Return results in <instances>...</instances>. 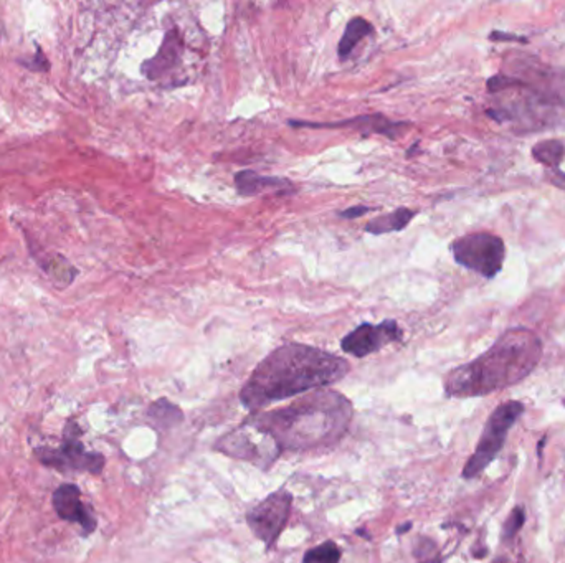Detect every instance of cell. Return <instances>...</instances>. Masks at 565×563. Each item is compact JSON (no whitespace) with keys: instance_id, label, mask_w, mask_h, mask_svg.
Segmentation results:
<instances>
[{"instance_id":"1","label":"cell","mask_w":565,"mask_h":563,"mask_svg":"<svg viewBox=\"0 0 565 563\" xmlns=\"http://www.w3.org/2000/svg\"><path fill=\"white\" fill-rule=\"evenodd\" d=\"M349 362L313 345L290 343L274 349L256 365L240 390V402L250 412L270 404L329 387L344 379Z\"/></svg>"},{"instance_id":"2","label":"cell","mask_w":565,"mask_h":563,"mask_svg":"<svg viewBox=\"0 0 565 563\" xmlns=\"http://www.w3.org/2000/svg\"><path fill=\"white\" fill-rule=\"evenodd\" d=\"M351 420L353 404L343 394L326 388L313 390L292 405L248 418L273 438L282 453L334 445L347 433Z\"/></svg>"},{"instance_id":"3","label":"cell","mask_w":565,"mask_h":563,"mask_svg":"<svg viewBox=\"0 0 565 563\" xmlns=\"http://www.w3.org/2000/svg\"><path fill=\"white\" fill-rule=\"evenodd\" d=\"M542 357V343L529 329L506 331L475 361L451 370L445 379L448 396L468 398L493 394L526 379Z\"/></svg>"},{"instance_id":"4","label":"cell","mask_w":565,"mask_h":563,"mask_svg":"<svg viewBox=\"0 0 565 563\" xmlns=\"http://www.w3.org/2000/svg\"><path fill=\"white\" fill-rule=\"evenodd\" d=\"M522 412H524V405L521 402H506L496 408L486 422L485 432L479 438L477 451L473 453V456L469 458L467 466L463 469L465 479L477 477L491 465V461L503 448L504 441L512 425L518 422Z\"/></svg>"},{"instance_id":"5","label":"cell","mask_w":565,"mask_h":563,"mask_svg":"<svg viewBox=\"0 0 565 563\" xmlns=\"http://www.w3.org/2000/svg\"><path fill=\"white\" fill-rule=\"evenodd\" d=\"M450 250L457 263L485 278H495L503 270L506 256L503 238L493 233L479 231L465 235L455 240Z\"/></svg>"},{"instance_id":"6","label":"cell","mask_w":565,"mask_h":563,"mask_svg":"<svg viewBox=\"0 0 565 563\" xmlns=\"http://www.w3.org/2000/svg\"><path fill=\"white\" fill-rule=\"evenodd\" d=\"M215 449L231 458L250 461L252 465L262 469H268L282 455V449L278 448L273 438L248 420L221 438L215 445Z\"/></svg>"},{"instance_id":"7","label":"cell","mask_w":565,"mask_h":563,"mask_svg":"<svg viewBox=\"0 0 565 563\" xmlns=\"http://www.w3.org/2000/svg\"><path fill=\"white\" fill-rule=\"evenodd\" d=\"M293 496L286 489L270 494L247 512V524L266 548H273L292 514Z\"/></svg>"},{"instance_id":"8","label":"cell","mask_w":565,"mask_h":563,"mask_svg":"<svg viewBox=\"0 0 565 563\" xmlns=\"http://www.w3.org/2000/svg\"><path fill=\"white\" fill-rule=\"evenodd\" d=\"M80 435V426L70 420L65 428L62 448L38 449L36 451L38 459L44 463L45 466L56 467V469L73 467L78 471H89L93 475H99L105 466V458L99 453H87L81 441L78 440Z\"/></svg>"},{"instance_id":"9","label":"cell","mask_w":565,"mask_h":563,"mask_svg":"<svg viewBox=\"0 0 565 563\" xmlns=\"http://www.w3.org/2000/svg\"><path fill=\"white\" fill-rule=\"evenodd\" d=\"M402 339H404V331L398 326L397 321L389 319L380 324L364 322L361 326L355 327L353 333H349L343 339L341 347L345 353L363 359L371 353H377L389 343H400Z\"/></svg>"},{"instance_id":"10","label":"cell","mask_w":565,"mask_h":563,"mask_svg":"<svg viewBox=\"0 0 565 563\" xmlns=\"http://www.w3.org/2000/svg\"><path fill=\"white\" fill-rule=\"evenodd\" d=\"M182 56H184V38L177 28H170L164 36V42L160 45L158 55L142 65V73L152 81H160L180 67Z\"/></svg>"},{"instance_id":"11","label":"cell","mask_w":565,"mask_h":563,"mask_svg":"<svg viewBox=\"0 0 565 563\" xmlns=\"http://www.w3.org/2000/svg\"><path fill=\"white\" fill-rule=\"evenodd\" d=\"M293 128H313V129H331V128H353L364 136L367 134H382L390 139H397L408 124L400 121H392L389 118L382 115H365L345 119L343 123H306V121H290Z\"/></svg>"},{"instance_id":"12","label":"cell","mask_w":565,"mask_h":563,"mask_svg":"<svg viewBox=\"0 0 565 563\" xmlns=\"http://www.w3.org/2000/svg\"><path fill=\"white\" fill-rule=\"evenodd\" d=\"M54 507L63 520L78 522L85 534H91L97 528V520L80 499V489L75 485H63L55 491Z\"/></svg>"},{"instance_id":"13","label":"cell","mask_w":565,"mask_h":563,"mask_svg":"<svg viewBox=\"0 0 565 563\" xmlns=\"http://www.w3.org/2000/svg\"><path fill=\"white\" fill-rule=\"evenodd\" d=\"M235 187L237 192L243 197H255L265 192H278L282 195L294 192V187L288 179L260 176L253 170H240L235 176Z\"/></svg>"},{"instance_id":"14","label":"cell","mask_w":565,"mask_h":563,"mask_svg":"<svg viewBox=\"0 0 565 563\" xmlns=\"http://www.w3.org/2000/svg\"><path fill=\"white\" fill-rule=\"evenodd\" d=\"M416 211L410 210V209H397V210L392 211V213H385V215H380L377 219L369 221L365 225V231L380 237V235H387V233H394V231H400V230L406 229V225L412 221V219L416 217Z\"/></svg>"},{"instance_id":"15","label":"cell","mask_w":565,"mask_h":563,"mask_svg":"<svg viewBox=\"0 0 565 563\" xmlns=\"http://www.w3.org/2000/svg\"><path fill=\"white\" fill-rule=\"evenodd\" d=\"M372 34H374V26L369 20L363 17L351 18L345 26L344 36L337 45L339 58L343 60L347 58L354 52V48L361 44L365 36H371Z\"/></svg>"},{"instance_id":"16","label":"cell","mask_w":565,"mask_h":563,"mask_svg":"<svg viewBox=\"0 0 565 563\" xmlns=\"http://www.w3.org/2000/svg\"><path fill=\"white\" fill-rule=\"evenodd\" d=\"M532 156L549 170L559 169L565 158L564 142L559 139H544L532 148Z\"/></svg>"},{"instance_id":"17","label":"cell","mask_w":565,"mask_h":563,"mask_svg":"<svg viewBox=\"0 0 565 563\" xmlns=\"http://www.w3.org/2000/svg\"><path fill=\"white\" fill-rule=\"evenodd\" d=\"M149 418L158 423L160 428H170L184 420V414L179 406L170 404L166 398H160L149 406Z\"/></svg>"},{"instance_id":"18","label":"cell","mask_w":565,"mask_h":563,"mask_svg":"<svg viewBox=\"0 0 565 563\" xmlns=\"http://www.w3.org/2000/svg\"><path fill=\"white\" fill-rule=\"evenodd\" d=\"M341 555V547L333 540H326L321 546L308 550L303 557V563H339Z\"/></svg>"},{"instance_id":"19","label":"cell","mask_w":565,"mask_h":563,"mask_svg":"<svg viewBox=\"0 0 565 563\" xmlns=\"http://www.w3.org/2000/svg\"><path fill=\"white\" fill-rule=\"evenodd\" d=\"M524 522H526V512H524L522 507H516V509L511 512V516L506 520V524H504L503 537L506 538V540L514 537V536L521 530Z\"/></svg>"},{"instance_id":"20","label":"cell","mask_w":565,"mask_h":563,"mask_svg":"<svg viewBox=\"0 0 565 563\" xmlns=\"http://www.w3.org/2000/svg\"><path fill=\"white\" fill-rule=\"evenodd\" d=\"M437 552V546L430 538H420L416 544V555L420 563H437L433 555Z\"/></svg>"},{"instance_id":"21","label":"cell","mask_w":565,"mask_h":563,"mask_svg":"<svg viewBox=\"0 0 565 563\" xmlns=\"http://www.w3.org/2000/svg\"><path fill=\"white\" fill-rule=\"evenodd\" d=\"M371 207H364V205H357V207H351V209H345V210L339 211V217L341 219H357V217H363L364 213L371 211Z\"/></svg>"},{"instance_id":"22","label":"cell","mask_w":565,"mask_h":563,"mask_svg":"<svg viewBox=\"0 0 565 563\" xmlns=\"http://www.w3.org/2000/svg\"><path fill=\"white\" fill-rule=\"evenodd\" d=\"M489 38L493 42H521V44L528 42L524 36H512V34L509 36V34H504V32H493Z\"/></svg>"},{"instance_id":"23","label":"cell","mask_w":565,"mask_h":563,"mask_svg":"<svg viewBox=\"0 0 565 563\" xmlns=\"http://www.w3.org/2000/svg\"><path fill=\"white\" fill-rule=\"evenodd\" d=\"M548 179L550 180V184L556 185L559 189L565 190V174L560 169H554V170H549Z\"/></svg>"},{"instance_id":"24","label":"cell","mask_w":565,"mask_h":563,"mask_svg":"<svg viewBox=\"0 0 565 563\" xmlns=\"http://www.w3.org/2000/svg\"><path fill=\"white\" fill-rule=\"evenodd\" d=\"M410 528H412V522H406V526H400V527H397L398 536H400V534H406Z\"/></svg>"}]
</instances>
